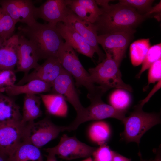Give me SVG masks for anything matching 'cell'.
<instances>
[{
  "label": "cell",
  "mask_w": 161,
  "mask_h": 161,
  "mask_svg": "<svg viewBox=\"0 0 161 161\" xmlns=\"http://www.w3.org/2000/svg\"><path fill=\"white\" fill-rule=\"evenodd\" d=\"M109 0H95L102 13L93 24L98 35L117 32H135L134 28L145 18L135 9L120 3L109 4Z\"/></svg>",
  "instance_id": "1"
},
{
  "label": "cell",
  "mask_w": 161,
  "mask_h": 161,
  "mask_svg": "<svg viewBox=\"0 0 161 161\" xmlns=\"http://www.w3.org/2000/svg\"><path fill=\"white\" fill-rule=\"evenodd\" d=\"M56 24L36 22L28 26L21 25L18 33L28 39L35 48L40 59L58 58L60 46L64 42L57 30Z\"/></svg>",
  "instance_id": "2"
},
{
  "label": "cell",
  "mask_w": 161,
  "mask_h": 161,
  "mask_svg": "<svg viewBox=\"0 0 161 161\" xmlns=\"http://www.w3.org/2000/svg\"><path fill=\"white\" fill-rule=\"evenodd\" d=\"M58 58L63 68L74 78L76 86H83L87 89L89 99L101 95L98 86L92 82L89 73L82 65L75 51L66 42L60 46Z\"/></svg>",
  "instance_id": "3"
},
{
  "label": "cell",
  "mask_w": 161,
  "mask_h": 161,
  "mask_svg": "<svg viewBox=\"0 0 161 161\" xmlns=\"http://www.w3.org/2000/svg\"><path fill=\"white\" fill-rule=\"evenodd\" d=\"M143 105L140 103L136 106L131 114L122 121L124 129L122 138L127 143L134 142L139 145L143 135L161 122L160 114L143 111Z\"/></svg>",
  "instance_id": "4"
},
{
  "label": "cell",
  "mask_w": 161,
  "mask_h": 161,
  "mask_svg": "<svg viewBox=\"0 0 161 161\" xmlns=\"http://www.w3.org/2000/svg\"><path fill=\"white\" fill-rule=\"evenodd\" d=\"M106 55L105 58L96 66L89 69L92 82L98 84L105 92L113 88L132 92L131 86L123 81L119 67L112 55L106 53Z\"/></svg>",
  "instance_id": "5"
},
{
  "label": "cell",
  "mask_w": 161,
  "mask_h": 161,
  "mask_svg": "<svg viewBox=\"0 0 161 161\" xmlns=\"http://www.w3.org/2000/svg\"><path fill=\"white\" fill-rule=\"evenodd\" d=\"M72 78L64 69L52 83L51 89L54 93L62 95L65 100L69 102L76 111V118L71 124L67 126V130L69 131L76 130L81 124L86 108L82 106L80 103Z\"/></svg>",
  "instance_id": "6"
},
{
  "label": "cell",
  "mask_w": 161,
  "mask_h": 161,
  "mask_svg": "<svg viewBox=\"0 0 161 161\" xmlns=\"http://www.w3.org/2000/svg\"><path fill=\"white\" fill-rule=\"evenodd\" d=\"M65 131V126H59L51 120L49 115L37 122L27 124L25 140L40 148Z\"/></svg>",
  "instance_id": "7"
},
{
  "label": "cell",
  "mask_w": 161,
  "mask_h": 161,
  "mask_svg": "<svg viewBox=\"0 0 161 161\" xmlns=\"http://www.w3.org/2000/svg\"><path fill=\"white\" fill-rule=\"evenodd\" d=\"M96 149L81 142L75 136L69 137L65 134L62 136L56 146L44 150L62 159L71 160L90 157Z\"/></svg>",
  "instance_id": "8"
},
{
  "label": "cell",
  "mask_w": 161,
  "mask_h": 161,
  "mask_svg": "<svg viewBox=\"0 0 161 161\" xmlns=\"http://www.w3.org/2000/svg\"><path fill=\"white\" fill-rule=\"evenodd\" d=\"M135 32H117L98 35V44L111 54L119 67Z\"/></svg>",
  "instance_id": "9"
},
{
  "label": "cell",
  "mask_w": 161,
  "mask_h": 161,
  "mask_svg": "<svg viewBox=\"0 0 161 161\" xmlns=\"http://www.w3.org/2000/svg\"><path fill=\"white\" fill-rule=\"evenodd\" d=\"M62 22L79 33L94 49L98 56L99 62L105 58L106 54L99 47L97 40V32L93 24L80 18L70 9Z\"/></svg>",
  "instance_id": "10"
},
{
  "label": "cell",
  "mask_w": 161,
  "mask_h": 161,
  "mask_svg": "<svg viewBox=\"0 0 161 161\" xmlns=\"http://www.w3.org/2000/svg\"><path fill=\"white\" fill-rule=\"evenodd\" d=\"M27 123L21 121L0 125V151L8 156L25 140Z\"/></svg>",
  "instance_id": "11"
},
{
  "label": "cell",
  "mask_w": 161,
  "mask_h": 161,
  "mask_svg": "<svg viewBox=\"0 0 161 161\" xmlns=\"http://www.w3.org/2000/svg\"><path fill=\"white\" fill-rule=\"evenodd\" d=\"M0 6L16 23L20 22L30 26L37 22L34 16L35 7L32 0H1Z\"/></svg>",
  "instance_id": "12"
},
{
  "label": "cell",
  "mask_w": 161,
  "mask_h": 161,
  "mask_svg": "<svg viewBox=\"0 0 161 161\" xmlns=\"http://www.w3.org/2000/svg\"><path fill=\"white\" fill-rule=\"evenodd\" d=\"M64 69L58 58H49L31 73L24 75L16 85H23L33 80H40L52 84Z\"/></svg>",
  "instance_id": "13"
},
{
  "label": "cell",
  "mask_w": 161,
  "mask_h": 161,
  "mask_svg": "<svg viewBox=\"0 0 161 161\" xmlns=\"http://www.w3.org/2000/svg\"><path fill=\"white\" fill-rule=\"evenodd\" d=\"M68 4L69 0H47L39 7H35V18L55 24L62 22L70 9Z\"/></svg>",
  "instance_id": "14"
},
{
  "label": "cell",
  "mask_w": 161,
  "mask_h": 161,
  "mask_svg": "<svg viewBox=\"0 0 161 161\" xmlns=\"http://www.w3.org/2000/svg\"><path fill=\"white\" fill-rule=\"evenodd\" d=\"M91 103L86 108L81 123L91 120H99L109 118H115L122 122L126 111L117 110L103 102L101 97L90 100Z\"/></svg>",
  "instance_id": "15"
},
{
  "label": "cell",
  "mask_w": 161,
  "mask_h": 161,
  "mask_svg": "<svg viewBox=\"0 0 161 161\" xmlns=\"http://www.w3.org/2000/svg\"><path fill=\"white\" fill-rule=\"evenodd\" d=\"M18 61L16 72H24L28 74L32 69L40 65L38 62L40 58L36 50L32 43L22 35L18 33Z\"/></svg>",
  "instance_id": "16"
},
{
  "label": "cell",
  "mask_w": 161,
  "mask_h": 161,
  "mask_svg": "<svg viewBox=\"0 0 161 161\" xmlns=\"http://www.w3.org/2000/svg\"><path fill=\"white\" fill-rule=\"evenodd\" d=\"M56 27L63 39L75 51L92 58L95 50L79 33L62 22L57 23Z\"/></svg>",
  "instance_id": "17"
},
{
  "label": "cell",
  "mask_w": 161,
  "mask_h": 161,
  "mask_svg": "<svg viewBox=\"0 0 161 161\" xmlns=\"http://www.w3.org/2000/svg\"><path fill=\"white\" fill-rule=\"evenodd\" d=\"M68 6L80 18L93 24L102 13L95 0H69Z\"/></svg>",
  "instance_id": "18"
},
{
  "label": "cell",
  "mask_w": 161,
  "mask_h": 161,
  "mask_svg": "<svg viewBox=\"0 0 161 161\" xmlns=\"http://www.w3.org/2000/svg\"><path fill=\"white\" fill-rule=\"evenodd\" d=\"M18 35H13L5 41L0 49V70H14L18 61Z\"/></svg>",
  "instance_id": "19"
},
{
  "label": "cell",
  "mask_w": 161,
  "mask_h": 161,
  "mask_svg": "<svg viewBox=\"0 0 161 161\" xmlns=\"http://www.w3.org/2000/svg\"><path fill=\"white\" fill-rule=\"evenodd\" d=\"M52 84L39 80H33L21 85L14 84L7 88L1 92L5 93L7 95L13 96L24 94L36 95L50 91Z\"/></svg>",
  "instance_id": "20"
},
{
  "label": "cell",
  "mask_w": 161,
  "mask_h": 161,
  "mask_svg": "<svg viewBox=\"0 0 161 161\" xmlns=\"http://www.w3.org/2000/svg\"><path fill=\"white\" fill-rule=\"evenodd\" d=\"M19 106L12 97L0 92V125L21 121Z\"/></svg>",
  "instance_id": "21"
},
{
  "label": "cell",
  "mask_w": 161,
  "mask_h": 161,
  "mask_svg": "<svg viewBox=\"0 0 161 161\" xmlns=\"http://www.w3.org/2000/svg\"><path fill=\"white\" fill-rule=\"evenodd\" d=\"M8 161H44L40 148L24 140L8 156Z\"/></svg>",
  "instance_id": "22"
},
{
  "label": "cell",
  "mask_w": 161,
  "mask_h": 161,
  "mask_svg": "<svg viewBox=\"0 0 161 161\" xmlns=\"http://www.w3.org/2000/svg\"><path fill=\"white\" fill-rule=\"evenodd\" d=\"M40 96L48 114L63 117L66 116L68 106L66 100L62 95L53 93L40 94Z\"/></svg>",
  "instance_id": "23"
},
{
  "label": "cell",
  "mask_w": 161,
  "mask_h": 161,
  "mask_svg": "<svg viewBox=\"0 0 161 161\" xmlns=\"http://www.w3.org/2000/svg\"><path fill=\"white\" fill-rule=\"evenodd\" d=\"M41 99L36 95H26L24 100L21 122L27 123L41 116Z\"/></svg>",
  "instance_id": "24"
},
{
  "label": "cell",
  "mask_w": 161,
  "mask_h": 161,
  "mask_svg": "<svg viewBox=\"0 0 161 161\" xmlns=\"http://www.w3.org/2000/svg\"><path fill=\"white\" fill-rule=\"evenodd\" d=\"M111 133L109 125L103 121H98L93 123L89 131L90 139L99 145L106 143L109 139Z\"/></svg>",
  "instance_id": "25"
},
{
  "label": "cell",
  "mask_w": 161,
  "mask_h": 161,
  "mask_svg": "<svg viewBox=\"0 0 161 161\" xmlns=\"http://www.w3.org/2000/svg\"><path fill=\"white\" fill-rule=\"evenodd\" d=\"M151 47L149 39L137 40L130 45V57L132 64L136 66L141 64Z\"/></svg>",
  "instance_id": "26"
},
{
  "label": "cell",
  "mask_w": 161,
  "mask_h": 161,
  "mask_svg": "<svg viewBox=\"0 0 161 161\" xmlns=\"http://www.w3.org/2000/svg\"><path fill=\"white\" fill-rule=\"evenodd\" d=\"M109 102L110 105L116 109L126 111L131 104V98L126 90L117 89L110 95Z\"/></svg>",
  "instance_id": "27"
},
{
  "label": "cell",
  "mask_w": 161,
  "mask_h": 161,
  "mask_svg": "<svg viewBox=\"0 0 161 161\" xmlns=\"http://www.w3.org/2000/svg\"><path fill=\"white\" fill-rule=\"evenodd\" d=\"M16 23L0 6V37L5 41L13 35Z\"/></svg>",
  "instance_id": "28"
},
{
  "label": "cell",
  "mask_w": 161,
  "mask_h": 161,
  "mask_svg": "<svg viewBox=\"0 0 161 161\" xmlns=\"http://www.w3.org/2000/svg\"><path fill=\"white\" fill-rule=\"evenodd\" d=\"M161 44L160 43L150 47L142 63L141 69L137 75L139 78L142 73L148 69L155 62L161 58Z\"/></svg>",
  "instance_id": "29"
},
{
  "label": "cell",
  "mask_w": 161,
  "mask_h": 161,
  "mask_svg": "<svg viewBox=\"0 0 161 161\" xmlns=\"http://www.w3.org/2000/svg\"><path fill=\"white\" fill-rule=\"evenodd\" d=\"M154 0H121L119 3L135 9L139 13H147L151 8Z\"/></svg>",
  "instance_id": "30"
},
{
  "label": "cell",
  "mask_w": 161,
  "mask_h": 161,
  "mask_svg": "<svg viewBox=\"0 0 161 161\" xmlns=\"http://www.w3.org/2000/svg\"><path fill=\"white\" fill-rule=\"evenodd\" d=\"M113 154V151L105 143L94 151L92 154L93 161H112Z\"/></svg>",
  "instance_id": "31"
},
{
  "label": "cell",
  "mask_w": 161,
  "mask_h": 161,
  "mask_svg": "<svg viewBox=\"0 0 161 161\" xmlns=\"http://www.w3.org/2000/svg\"><path fill=\"white\" fill-rule=\"evenodd\" d=\"M16 80L14 70L6 69L0 70V92L4 89L15 84Z\"/></svg>",
  "instance_id": "32"
},
{
  "label": "cell",
  "mask_w": 161,
  "mask_h": 161,
  "mask_svg": "<svg viewBox=\"0 0 161 161\" xmlns=\"http://www.w3.org/2000/svg\"><path fill=\"white\" fill-rule=\"evenodd\" d=\"M148 76V84L145 88H148L149 85L161 80V58L154 63L149 68Z\"/></svg>",
  "instance_id": "33"
},
{
  "label": "cell",
  "mask_w": 161,
  "mask_h": 161,
  "mask_svg": "<svg viewBox=\"0 0 161 161\" xmlns=\"http://www.w3.org/2000/svg\"><path fill=\"white\" fill-rule=\"evenodd\" d=\"M112 161H132L131 159L125 157L113 151Z\"/></svg>",
  "instance_id": "34"
},
{
  "label": "cell",
  "mask_w": 161,
  "mask_h": 161,
  "mask_svg": "<svg viewBox=\"0 0 161 161\" xmlns=\"http://www.w3.org/2000/svg\"><path fill=\"white\" fill-rule=\"evenodd\" d=\"M160 12L161 1L154 7L152 8L151 7L147 13L143 15L146 18L154 13H160Z\"/></svg>",
  "instance_id": "35"
},
{
  "label": "cell",
  "mask_w": 161,
  "mask_h": 161,
  "mask_svg": "<svg viewBox=\"0 0 161 161\" xmlns=\"http://www.w3.org/2000/svg\"><path fill=\"white\" fill-rule=\"evenodd\" d=\"M48 154L47 156V159L46 161H57L56 155L51 152L48 153Z\"/></svg>",
  "instance_id": "36"
},
{
  "label": "cell",
  "mask_w": 161,
  "mask_h": 161,
  "mask_svg": "<svg viewBox=\"0 0 161 161\" xmlns=\"http://www.w3.org/2000/svg\"><path fill=\"white\" fill-rule=\"evenodd\" d=\"M160 150V145L158 149L155 150L156 156L154 159L152 160V161H161Z\"/></svg>",
  "instance_id": "37"
},
{
  "label": "cell",
  "mask_w": 161,
  "mask_h": 161,
  "mask_svg": "<svg viewBox=\"0 0 161 161\" xmlns=\"http://www.w3.org/2000/svg\"><path fill=\"white\" fill-rule=\"evenodd\" d=\"M8 156L0 151V161H8Z\"/></svg>",
  "instance_id": "38"
},
{
  "label": "cell",
  "mask_w": 161,
  "mask_h": 161,
  "mask_svg": "<svg viewBox=\"0 0 161 161\" xmlns=\"http://www.w3.org/2000/svg\"><path fill=\"white\" fill-rule=\"evenodd\" d=\"M138 155L139 157L140 161H152V160H146L143 158L141 154L140 151H139L138 154Z\"/></svg>",
  "instance_id": "39"
},
{
  "label": "cell",
  "mask_w": 161,
  "mask_h": 161,
  "mask_svg": "<svg viewBox=\"0 0 161 161\" xmlns=\"http://www.w3.org/2000/svg\"><path fill=\"white\" fill-rule=\"evenodd\" d=\"M4 41V40L2 38L0 37V49L2 46L3 44Z\"/></svg>",
  "instance_id": "40"
},
{
  "label": "cell",
  "mask_w": 161,
  "mask_h": 161,
  "mask_svg": "<svg viewBox=\"0 0 161 161\" xmlns=\"http://www.w3.org/2000/svg\"><path fill=\"white\" fill-rule=\"evenodd\" d=\"M82 161H93V159L90 157H89L86 158V159Z\"/></svg>",
  "instance_id": "41"
}]
</instances>
